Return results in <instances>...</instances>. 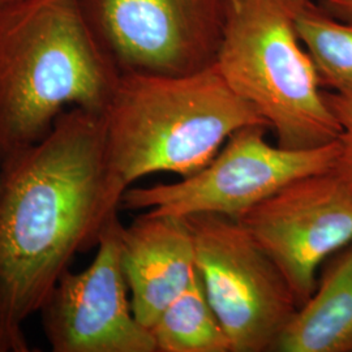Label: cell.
I'll return each instance as SVG.
<instances>
[{
    "label": "cell",
    "mask_w": 352,
    "mask_h": 352,
    "mask_svg": "<svg viewBox=\"0 0 352 352\" xmlns=\"http://www.w3.org/2000/svg\"><path fill=\"white\" fill-rule=\"evenodd\" d=\"M119 209L107 196L104 116L65 110L49 136L1 166L0 352H28L24 324Z\"/></svg>",
    "instance_id": "obj_1"
},
{
    "label": "cell",
    "mask_w": 352,
    "mask_h": 352,
    "mask_svg": "<svg viewBox=\"0 0 352 352\" xmlns=\"http://www.w3.org/2000/svg\"><path fill=\"white\" fill-rule=\"evenodd\" d=\"M119 77L78 0L0 8V167L46 139L65 110L104 113Z\"/></svg>",
    "instance_id": "obj_2"
},
{
    "label": "cell",
    "mask_w": 352,
    "mask_h": 352,
    "mask_svg": "<svg viewBox=\"0 0 352 352\" xmlns=\"http://www.w3.org/2000/svg\"><path fill=\"white\" fill-rule=\"evenodd\" d=\"M103 116L107 196L115 209L141 177H188L240 128H269L215 64L187 75L122 74Z\"/></svg>",
    "instance_id": "obj_3"
},
{
    "label": "cell",
    "mask_w": 352,
    "mask_h": 352,
    "mask_svg": "<svg viewBox=\"0 0 352 352\" xmlns=\"http://www.w3.org/2000/svg\"><path fill=\"white\" fill-rule=\"evenodd\" d=\"M214 64L274 131L278 146L307 151L340 139L338 120L295 30L291 0H227Z\"/></svg>",
    "instance_id": "obj_4"
},
{
    "label": "cell",
    "mask_w": 352,
    "mask_h": 352,
    "mask_svg": "<svg viewBox=\"0 0 352 352\" xmlns=\"http://www.w3.org/2000/svg\"><path fill=\"white\" fill-rule=\"evenodd\" d=\"M267 129L240 128L196 174L176 183L131 187L119 208L182 218L219 214L235 219L289 182L333 170L338 140L315 149L289 151L270 145L265 139Z\"/></svg>",
    "instance_id": "obj_5"
},
{
    "label": "cell",
    "mask_w": 352,
    "mask_h": 352,
    "mask_svg": "<svg viewBox=\"0 0 352 352\" xmlns=\"http://www.w3.org/2000/svg\"><path fill=\"white\" fill-rule=\"evenodd\" d=\"M186 219L197 272L232 352L273 350L299 308L286 278L236 219L219 214Z\"/></svg>",
    "instance_id": "obj_6"
},
{
    "label": "cell",
    "mask_w": 352,
    "mask_h": 352,
    "mask_svg": "<svg viewBox=\"0 0 352 352\" xmlns=\"http://www.w3.org/2000/svg\"><path fill=\"white\" fill-rule=\"evenodd\" d=\"M78 1L120 75H187L215 63L227 0Z\"/></svg>",
    "instance_id": "obj_7"
},
{
    "label": "cell",
    "mask_w": 352,
    "mask_h": 352,
    "mask_svg": "<svg viewBox=\"0 0 352 352\" xmlns=\"http://www.w3.org/2000/svg\"><path fill=\"white\" fill-rule=\"evenodd\" d=\"M235 219L277 265L300 307L315 291L318 267L352 243V190L333 171L302 176Z\"/></svg>",
    "instance_id": "obj_8"
},
{
    "label": "cell",
    "mask_w": 352,
    "mask_h": 352,
    "mask_svg": "<svg viewBox=\"0 0 352 352\" xmlns=\"http://www.w3.org/2000/svg\"><path fill=\"white\" fill-rule=\"evenodd\" d=\"M118 214L109 218L91 264L64 273L41 308L42 325L55 352H157L128 299Z\"/></svg>",
    "instance_id": "obj_9"
},
{
    "label": "cell",
    "mask_w": 352,
    "mask_h": 352,
    "mask_svg": "<svg viewBox=\"0 0 352 352\" xmlns=\"http://www.w3.org/2000/svg\"><path fill=\"white\" fill-rule=\"evenodd\" d=\"M120 245L133 314L151 330L197 273L192 230L186 218L145 212L122 226Z\"/></svg>",
    "instance_id": "obj_10"
},
{
    "label": "cell",
    "mask_w": 352,
    "mask_h": 352,
    "mask_svg": "<svg viewBox=\"0 0 352 352\" xmlns=\"http://www.w3.org/2000/svg\"><path fill=\"white\" fill-rule=\"evenodd\" d=\"M280 352H352V243L283 329Z\"/></svg>",
    "instance_id": "obj_11"
},
{
    "label": "cell",
    "mask_w": 352,
    "mask_h": 352,
    "mask_svg": "<svg viewBox=\"0 0 352 352\" xmlns=\"http://www.w3.org/2000/svg\"><path fill=\"white\" fill-rule=\"evenodd\" d=\"M298 37L315 65L320 84L352 96V24L333 17L314 0H291Z\"/></svg>",
    "instance_id": "obj_12"
},
{
    "label": "cell",
    "mask_w": 352,
    "mask_h": 352,
    "mask_svg": "<svg viewBox=\"0 0 352 352\" xmlns=\"http://www.w3.org/2000/svg\"><path fill=\"white\" fill-rule=\"evenodd\" d=\"M151 331L157 352H232L199 272L161 314Z\"/></svg>",
    "instance_id": "obj_13"
},
{
    "label": "cell",
    "mask_w": 352,
    "mask_h": 352,
    "mask_svg": "<svg viewBox=\"0 0 352 352\" xmlns=\"http://www.w3.org/2000/svg\"><path fill=\"white\" fill-rule=\"evenodd\" d=\"M325 98L340 126V149L331 171L352 190V96L327 91Z\"/></svg>",
    "instance_id": "obj_14"
},
{
    "label": "cell",
    "mask_w": 352,
    "mask_h": 352,
    "mask_svg": "<svg viewBox=\"0 0 352 352\" xmlns=\"http://www.w3.org/2000/svg\"><path fill=\"white\" fill-rule=\"evenodd\" d=\"M317 3L333 17L352 24V0H318Z\"/></svg>",
    "instance_id": "obj_15"
},
{
    "label": "cell",
    "mask_w": 352,
    "mask_h": 352,
    "mask_svg": "<svg viewBox=\"0 0 352 352\" xmlns=\"http://www.w3.org/2000/svg\"><path fill=\"white\" fill-rule=\"evenodd\" d=\"M17 1H21V0H0V8L7 7V6L13 4V3H17Z\"/></svg>",
    "instance_id": "obj_16"
},
{
    "label": "cell",
    "mask_w": 352,
    "mask_h": 352,
    "mask_svg": "<svg viewBox=\"0 0 352 352\" xmlns=\"http://www.w3.org/2000/svg\"><path fill=\"white\" fill-rule=\"evenodd\" d=\"M0 184H1V167H0Z\"/></svg>",
    "instance_id": "obj_17"
}]
</instances>
